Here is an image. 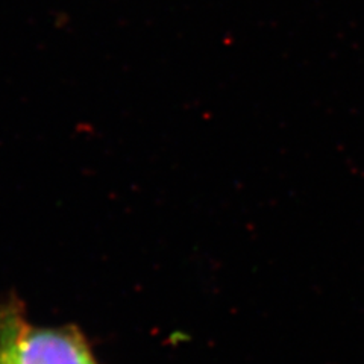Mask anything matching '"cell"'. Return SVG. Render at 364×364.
<instances>
[{
  "mask_svg": "<svg viewBox=\"0 0 364 364\" xmlns=\"http://www.w3.org/2000/svg\"><path fill=\"white\" fill-rule=\"evenodd\" d=\"M0 364H99L76 326L28 321L21 302L0 306Z\"/></svg>",
  "mask_w": 364,
  "mask_h": 364,
  "instance_id": "1",
  "label": "cell"
}]
</instances>
